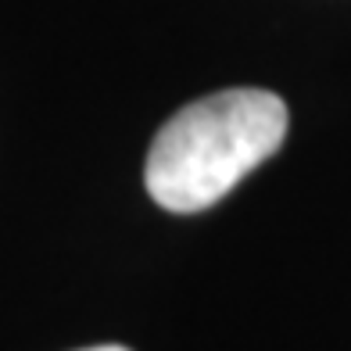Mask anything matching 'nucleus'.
I'll return each instance as SVG.
<instances>
[{
    "instance_id": "obj_2",
    "label": "nucleus",
    "mask_w": 351,
    "mask_h": 351,
    "mask_svg": "<svg viewBox=\"0 0 351 351\" xmlns=\"http://www.w3.org/2000/svg\"><path fill=\"white\" fill-rule=\"evenodd\" d=\"M83 351H130V348H122V344H97V348H83Z\"/></svg>"
},
{
    "instance_id": "obj_1",
    "label": "nucleus",
    "mask_w": 351,
    "mask_h": 351,
    "mask_svg": "<svg viewBox=\"0 0 351 351\" xmlns=\"http://www.w3.org/2000/svg\"><path fill=\"white\" fill-rule=\"evenodd\" d=\"M287 122L283 97L254 86L190 101L151 140L143 165L147 194L180 215L212 208L280 151Z\"/></svg>"
}]
</instances>
